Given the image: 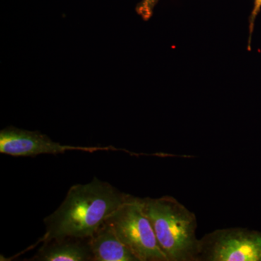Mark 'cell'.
Listing matches in <instances>:
<instances>
[{"label": "cell", "mask_w": 261, "mask_h": 261, "mask_svg": "<svg viewBox=\"0 0 261 261\" xmlns=\"http://www.w3.org/2000/svg\"><path fill=\"white\" fill-rule=\"evenodd\" d=\"M92 260L139 261L129 248L122 243L111 225L105 222L89 241Z\"/></svg>", "instance_id": "8992f818"}, {"label": "cell", "mask_w": 261, "mask_h": 261, "mask_svg": "<svg viewBox=\"0 0 261 261\" xmlns=\"http://www.w3.org/2000/svg\"><path fill=\"white\" fill-rule=\"evenodd\" d=\"M159 0H142L137 5V12L144 20H147L153 13L154 8Z\"/></svg>", "instance_id": "ba28073f"}, {"label": "cell", "mask_w": 261, "mask_h": 261, "mask_svg": "<svg viewBox=\"0 0 261 261\" xmlns=\"http://www.w3.org/2000/svg\"><path fill=\"white\" fill-rule=\"evenodd\" d=\"M106 222L112 226L118 238L139 261H168L144 212L141 198L130 195Z\"/></svg>", "instance_id": "3957f363"}, {"label": "cell", "mask_w": 261, "mask_h": 261, "mask_svg": "<svg viewBox=\"0 0 261 261\" xmlns=\"http://www.w3.org/2000/svg\"><path fill=\"white\" fill-rule=\"evenodd\" d=\"M200 240L197 261H261V231L221 228Z\"/></svg>", "instance_id": "277c9868"}, {"label": "cell", "mask_w": 261, "mask_h": 261, "mask_svg": "<svg viewBox=\"0 0 261 261\" xmlns=\"http://www.w3.org/2000/svg\"><path fill=\"white\" fill-rule=\"evenodd\" d=\"M141 202L168 261H197L200 240L195 214L171 196Z\"/></svg>", "instance_id": "7a4b0ae2"}, {"label": "cell", "mask_w": 261, "mask_h": 261, "mask_svg": "<svg viewBox=\"0 0 261 261\" xmlns=\"http://www.w3.org/2000/svg\"><path fill=\"white\" fill-rule=\"evenodd\" d=\"M130 196L97 178L70 187L60 207L44 219L47 230L41 241L92 238Z\"/></svg>", "instance_id": "6da1fadb"}, {"label": "cell", "mask_w": 261, "mask_h": 261, "mask_svg": "<svg viewBox=\"0 0 261 261\" xmlns=\"http://www.w3.org/2000/svg\"><path fill=\"white\" fill-rule=\"evenodd\" d=\"M74 239L51 241L44 244L33 260L87 261L92 260V253L89 242L87 244L73 241Z\"/></svg>", "instance_id": "52a82bcc"}, {"label": "cell", "mask_w": 261, "mask_h": 261, "mask_svg": "<svg viewBox=\"0 0 261 261\" xmlns=\"http://www.w3.org/2000/svg\"><path fill=\"white\" fill-rule=\"evenodd\" d=\"M260 10L261 0H254L253 7H252L250 18H249V37L248 42H247V49L248 50H250L251 49L252 33H253L254 27H255V20H256L257 15L260 13Z\"/></svg>", "instance_id": "9c48e42d"}, {"label": "cell", "mask_w": 261, "mask_h": 261, "mask_svg": "<svg viewBox=\"0 0 261 261\" xmlns=\"http://www.w3.org/2000/svg\"><path fill=\"white\" fill-rule=\"evenodd\" d=\"M118 150L114 147L63 145L39 132L8 128L0 132V152L15 157H33L43 154H61L68 151Z\"/></svg>", "instance_id": "5b68a950"}]
</instances>
